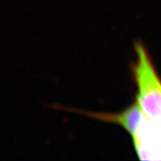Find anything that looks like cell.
<instances>
[{"label":"cell","mask_w":161,"mask_h":161,"mask_svg":"<svg viewBox=\"0 0 161 161\" xmlns=\"http://www.w3.org/2000/svg\"><path fill=\"white\" fill-rule=\"evenodd\" d=\"M135 52L131 71L137 91L136 102L145 116L161 131V80L141 42L135 44Z\"/></svg>","instance_id":"1"},{"label":"cell","mask_w":161,"mask_h":161,"mask_svg":"<svg viewBox=\"0 0 161 161\" xmlns=\"http://www.w3.org/2000/svg\"><path fill=\"white\" fill-rule=\"evenodd\" d=\"M87 116L96 119L98 120L107 122V123H114L120 126L123 129L132 136L138 127L140 126L142 121L145 118L144 113L141 109L137 103H134L132 105L129 106L125 110L119 114H108V113H92L84 112Z\"/></svg>","instance_id":"3"},{"label":"cell","mask_w":161,"mask_h":161,"mask_svg":"<svg viewBox=\"0 0 161 161\" xmlns=\"http://www.w3.org/2000/svg\"><path fill=\"white\" fill-rule=\"evenodd\" d=\"M131 138L141 159L161 160V131L146 116Z\"/></svg>","instance_id":"2"}]
</instances>
